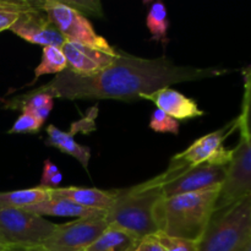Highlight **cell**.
I'll use <instances>...</instances> for the list:
<instances>
[{"label":"cell","mask_w":251,"mask_h":251,"mask_svg":"<svg viewBox=\"0 0 251 251\" xmlns=\"http://www.w3.org/2000/svg\"><path fill=\"white\" fill-rule=\"evenodd\" d=\"M251 194V139L239 141L233 149L227 176L221 186L215 212L223 210ZM213 212V213H215Z\"/></svg>","instance_id":"obj_9"},{"label":"cell","mask_w":251,"mask_h":251,"mask_svg":"<svg viewBox=\"0 0 251 251\" xmlns=\"http://www.w3.org/2000/svg\"><path fill=\"white\" fill-rule=\"evenodd\" d=\"M24 210L34 213V215L42 216V217L43 216H53V217H73L76 220L105 215V212H103V211L91 210V208L82 207V206L77 205L73 201L54 198L47 199L42 202L29 206Z\"/></svg>","instance_id":"obj_15"},{"label":"cell","mask_w":251,"mask_h":251,"mask_svg":"<svg viewBox=\"0 0 251 251\" xmlns=\"http://www.w3.org/2000/svg\"><path fill=\"white\" fill-rule=\"evenodd\" d=\"M150 127L153 131L161 132V134L178 135L180 125H179L178 120L169 117L161 109H154L151 114V119H150Z\"/></svg>","instance_id":"obj_24"},{"label":"cell","mask_w":251,"mask_h":251,"mask_svg":"<svg viewBox=\"0 0 251 251\" xmlns=\"http://www.w3.org/2000/svg\"><path fill=\"white\" fill-rule=\"evenodd\" d=\"M68 61V70L78 76H93L112 65L117 54H109L100 49L91 48L73 42H65L61 47Z\"/></svg>","instance_id":"obj_12"},{"label":"cell","mask_w":251,"mask_h":251,"mask_svg":"<svg viewBox=\"0 0 251 251\" xmlns=\"http://www.w3.org/2000/svg\"><path fill=\"white\" fill-rule=\"evenodd\" d=\"M238 130L237 119L232 120L229 124L222 129L206 134L200 139L195 140L185 151L173 156L168 168L161 176L151 179L147 183L151 186L163 185L166 181L176 178L178 174L191 167L200 164H212V166L228 167L233 157V150H227L223 145L225 140L230 134Z\"/></svg>","instance_id":"obj_5"},{"label":"cell","mask_w":251,"mask_h":251,"mask_svg":"<svg viewBox=\"0 0 251 251\" xmlns=\"http://www.w3.org/2000/svg\"><path fill=\"white\" fill-rule=\"evenodd\" d=\"M223 74L225 70L180 66L166 58L145 59L118 51L112 65L96 75L85 77L66 69L33 91L65 100H139L174 83L203 80Z\"/></svg>","instance_id":"obj_1"},{"label":"cell","mask_w":251,"mask_h":251,"mask_svg":"<svg viewBox=\"0 0 251 251\" xmlns=\"http://www.w3.org/2000/svg\"><path fill=\"white\" fill-rule=\"evenodd\" d=\"M7 107L10 109H20L36 117L37 119L46 122L54 107V98L46 93L34 92L33 90L27 92L26 95L17 96L12 98Z\"/></svg>","instance_id":"obj_18"},{"label":"cell","mask_w":251,"mask_h":251,"mask_svg":"<svg viewBox=\"0 0 251 251\" xmlns=\"http://www.w3.org/2000/svg\"><path fill=\"white\" fill-rule=\"evenodd\" d=\"M6 251H7V250H6Z\"/></svg>","instance_id":"obj_32"},{"label":"cell","mask_w":251,"mask_h":251,"mask_svg":"<svg viewBox=\"0 0 251 251\" xmlns=\"http://www.w3.org/2000/svg\"><path fill=\"white\" fill-rule=\"evenodd\" d=\"M146 26L154 41L167 42L168 39L169 20L166 5L162 1H156L151 5L146 17Z\"/></svg>","instance_id":"obj_21"},{"label":"cell","mask_w":251,"mask_h":251,"mask_svg":"<svg viewBox=\"0 0 251 251\" xmlns=\"http://www.w3.org/2000/svg\"><path fill=\"white\" fill-rule=\"evenodd\" d=\"M49 199L48 189L34 186L14 191H0V208H26Z\"/></svg>","instance_id":"obj_19"},{"label":"cell","mask_w":251,"mask_h":251,"mask_svg":"<svg viewBox=\"0 0 251 251\" xmlns=\"http://www.w3.org/2000/svg\"><path fill=\"white\" fill-rule=\"evenodd\" d=\"M6 249H7L6 244H5L4 240H2V238H1V235H0V251H6Z\"/></svg>","instance_id":"obj_30"},{"label":"cell","mask_w":251,"mask_h":251,"mask_svg":"<svg viewBox=\"0 0 251 251\" xmlns=\"http://www.w3.org/2000/svg\"><path fill=\"white\" fill-rule=\"evenodd\" d=\"M68 69V61L64 55L63 49L59 47H44L42 50L41 63L34 69V80L31 85H33L34 81L38 80L41 76L54 74L58 75Z\"/></svg>","instance_id":"obj_20"},{"label":"cell","mask_w":251,"mask_h":251,"mask_svg":"<svg viewBox=\"0 0 251 251\" xmlns=\"http://www.w3.org/2000/svg\"><path fill=\"white\" fill-rule=\"evenodd\" d=\"M55 228V223L24 208H0V235L7 248L37 247Z\"/></svg>","instance_id":"obj_7"},{"label":"cell","mask_w":251,"mask_h":251,"mask_svg":"<svg viewBox=\"0 0 251 251\" xmlns=\"http://www.w3.org/2000/svg\"><path fill=\"white\" fill-rule=\"evenodd\" d=\"M140 240L126 230L108 226L107 229L83 251H135Z\"/></svg>","instance_id":"obj_17"},{"label":"cell","mask_w":251,"mask_h":251,"mask_svg":"<svg viewBox=\"0 0 251 251\" xmlns=\"http://www.w3.org/2000/svg\"><path fill=\"white\" fill-rule=\"evenodd\" d=\"M61 180H63V174L60 173L58 167L51 161L46 159L43 162V172H42L39 186L44 189H55L59 188Z\"/></svg>","instance_id":"obj_27"},{"label":"cell","mask_w":251,"mask_h":251,"mask_svg":"<svg viewBox=\"0 0 251 251\" xmlns=\"http://www.w3.org/2000/svg\"><path fill=\"white\" fill-rule=\"evenodd\" d=\"M144 100H151L157 105V109H161L176 120L195 119L205 114V112L199 108L196 100L171 87L161 88L151 95L145 96Z\"/></svg>","instance_id":"obj_13"},{"label":"cell","mask_w":251,"mask_h":251,"mask_svg":"<svg viewBox=\"0 0 251 251\" xmlns=\"http://www.w3.org/2000/svg\"><path fill=\"white\" fill-rule=\"evenodd\" d=\"M135 251H163V249L157 240L156 234H152L142 238Z\"/></svg>","instance_id":"obj_29"},{"label":"cell","mask_w":251,"mask_h":251,"mask_svg":"<svg viewBox=\"0 0 251 251\" xmlns=\"http://www.w3.org/2000/svg\"><path fill=\"white\" fill-rule=\"evenodd\" d=\"M244 251H251V238H250L249 242H248V244H247V247H245Z\"/></svg>","instance_id":"obj_31"},{"label":"cell","mask_w":251,"mask_h":251,"mask_svg":"<svg viewBox=\"0 0 251 251\" xmlns=\"http://www.w3.org/2000/svg\"><path fill=\"white\" fill-rule=\"evenodd\" d=\"M44 122L37 119L32 114L22 112L9 130V134H36L43 126Z\"/></svg>","instance_id":"obj_26"},{"label":"cell","mask_w":251,"mask_h":251,"mask_svg":"<svg viewBox=\"0 0 251 251\" xmlns=\"http://www.w3.org/2000/svg\"><path fill=\"white\" fill-rule=\"evenodd\" d=\"M10 31L28 43L38 44L43 48L44 47L61 48L66 42L53 22L48 19V16L36 6L22 12Z\"/></svg>","instance_id":"obj_11"},{"label":"cell","mask_w":251,"mask_h":251,"mask_svg":"<svg viewBox=\"0 0 251 251\" xmlns=\"http://www.w3.org/2000/svg\"><path fill=\"white\" fill-rule=\"evenodd\" d=\"M156 238L163 251H198L196 242L178 237H171L161 232L156 233Z\"/></svg>","instance_id":"obj_25"},{"label":"cell","mask_w":251,"mask_h":251,"mask_svg":"<svg viewBox=\"0 0 251 251\" xmlns=\"http://www.w3.org/2000/svg\"><path fill=\"white\" fill-rule=\"evenodd\" d=\"M163 198L159 186L142 183L129 189H118L112 207L105 212L108 226L131 233L139 239L158 232L154 222V207Z\"/></svg>","instance_id":"obj_3"},{"label":"cell","mask_w":251,"mask_h":251,"mask_svg":"<svg viewBox=\"0 0 251 251\" xmlns=\"http://www.w3.org/2000/svg\"><path fill=\"white\" fill-rule=\"evenodd\" d=\"M108 227L104 215L56 225L53 234L33 248H7V251H83Z\"/></svg>","instance_id":"obj_8"},{"label":"cell","mask_w":251,"mask_h":251,"mask_svg":"<svg viewBox=\"0 0 251 251\" xmlns=\"http://www.w3.org/2000/svg\"><path fill=\"white\" fill-rule=\"evenodd\" d=\"M33 6V1H0V32L11 28L20 15Z\"/></svg>","instance_id":"obj_23"},{"label":"cell","mask_w":251,"mask_h":251,"mask_svg":"<svg viewBox=\"0 0 251 251\" xmlns=\"http://www.w3.org/2000/svg\"><path fill=\"white\" fill-rule=\"evenodd\" d=\"M49 198L65 199L73 201L82 207L107 212L112 207L118 190H100L96 188H81V186H66V188L48 189Z\"/></svg>","instance_id":"obj_14"},{"label":"cell","mask_w":251,"mask_h":251,"mask_svg":"<svg viewBox=\"0 0 251 251\" xmlns=\"http://www.w3.org/2000/svg\"><path fill=\"white\" fill-rule=\"evenodd\" d=\"M251 238V194L213 213L198 251H244Z\"/></svg>","instance_id":"obj_4"},{"label":"cell","mask_w":251,"mask_h":251,"mask_svg":"<svg viewBox=\"0 0 251 251\" xmlns=\"http://www.w3.org/2000/svg\"><path fill=\"white\" fill-rule=\"evenodd\" d=\"M69 4L81 14H91L93 16H100L102 15V7L98 1H68Z\"/></svg>","instance_id":"obj_28"},{"label":"cell","mask_w":251,"mask_h":251,"mask_svg":"<svg viewBox=\"0 0 251 251\" xmlns=\"http://www.w3.org/2000/svg\"><path fill=\"white\" fill-rule=\"evenodd\" d=\"M221 186L162 198L154 207L158 232L199 243L212 218Z\"/></svg>","instance_id":"obj_2"},{"label":"cell","mask_w":251,"mask_h":251,"mask_svg":"<svg viewBox=\"0 0 251 251\" xmlns=\"http://www.w3.org/2000/svg\"><path fill=\"white\" fill-rule=\"evenodd\" d=\"M75 131V126H73L70 132H65L61 131L60 129H58L54 125H49L47 127L48 139H47L46 144L50 147H55L63 153H66L73 157V158H75L87 171L91 159V150L90 147L83 146V145L76 142L75 137H74Z\"/></svg>","instance_id":"obj_16"},{"label":"cell","mask_w":251,"mask_h":251,"mask_svg":"<svg viewBox=\"0 0 251 251\" xmlns=\"http://www.w3.org/2000/svg\"><path fill=\"white\" fill-rule=\"evenodd\" d=\"M227 176V167L200 164L185 169L176 178L166 181L161 185L164 198L180 195V194L195 193L206 189L222 186Z\"/></svg>","instance_id":"obj_10"},{"label":"cell","mask_w":251,"mask_h":251,"mask_svg":"<svg viewBox=\"0 0 251 251\" xmlns=\"http://www.w3.org/2000/svg\"><path fill=\"white\" fill-rule=\"evenodd\" d=\"M240 141L251 139V66L244 70V96L240 115L237 118Z\"/></svg>","instance_id":"obj_22"},{"label":"cell","mask_w":251,"mask_h":251,"mask_svg":"<svg viewBox=\"0 0 251 251\" xmlns=\"http://www.w3.org/2000/svg\"><path fill=\"white\" fill-rule=\"evenodd\" d=\"M34 6L43 11L53 22L66 42L82 44L91 48L100 49L109 54H117L118 50L108 43L104 37L100 36L93 28L86 15L71 6L64 0H43L33 1Z\"/></svg>","instance_id":"obj_6"}]
</instances>
